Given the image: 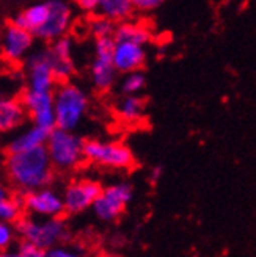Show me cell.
Masks as SVG:
<instances>
[{
	"label": "cell",
	"mask_w": 256,
	"mask_h": 257,
	"mask_svg": "<svg viewBox=\"0 0 256 257\" xmlns=\"http://www.w3.org/2000/svg\"><path fill=\"white\" fill-rule=\"evenodd\" d=\"M5 173L10 182L19 191L29 193L49 187L54 181L55 168L47 154L46 146L29 151L8 152L5 159Z\"/></svg>",
	"instance_id": "1"
},
{
	"label": "cell",
	"mask_w": 256,
	"mask_h": 257,
	"mask_svg": "<svg viewBox=\"0 0 256 257\" xmlns=\"http://www.w3.org/2000/svg\"><path fill=\"white\" fill-rule=\"evenodd\" d=\"M90 99L83 89L71 82H63L54 89L55 125L65 131H75L83 121Z\"/></svg>",
	"instance_id": "2"
},
{
	"label": "cell",
	"mask_w": 256,
	"mask_h": 257,
	"mask_svg": "<svg viewBox=\"0 0 256 257\" xmlns=\"http://www.w3.org/2000/svg\"><path fill=\"white\" fill-rule=\"evenodd\" d=\"M85 141L74 134V131H65V128L55 127L49 132L46 149L52 162L54 168L60 171H71L85 160Z\"/></svg>",
	"instance_id": "3"
},
{
	"label": "cell",
	"mask_w": 256,
	"mask_h": 257,
	"mask_svg": "<svg viewBox=\"0 0 256 257\" xmlns=\"http://www.w3.org/2000/svg\"><path fill=\"white\" fill-rule=\"evenodd\" d=\"M15 227L16 234L22 240L30 241L46 251L68 237V227L61 216L43 218V220H36L35 216H21L15 223Z\"/></svg>",
	"instance_id": "4"
},
{
	"label": "cell",
	"mask_w": 256,
	"mask_h": 257,
	"mask_svg": "<svg viewBox=\"0 0 256 257\" xmlns=\"http://www.w3.org/2000/svg\"><path fill=\"white\" fill-rule=\"evenodd\" d=\"M85 160L110 170H127L134 165L132 151L118 141H85Z\"/></svg>",
	"instance_id": "5"
},
{
	"label": "cell",
	"mask_w": 256,
	"mask_h": 257,
	"mask_svg": "<svg viewBox=\"0 0 256 257\" xmlns=\"http://www.w3.org/2000/svg\"><path fill=\"white\" fill-rule=\"evenodd\" d=\"M115 49V38L106 36L98 38L95 43V60L92 63V83L98 91H107L112 88L117 79V68H115L112 55Z\"/></svg>",
	"instance_id": "6"
},
{
	"label": "cell",
	"mask_w": 256,
	"mask_h": 257,
	"mask_svg": "<svg viewBox=\"0 0 256 257\" xmlns=\"http://www.w3.org/2000/svg\"><path fill=\"white\" fill-rule=\"evenodd\" d=\"M74 22L72 5L68 0H47V16L41 29L35 33L41 41L52 43L66 36Z\"/></svg>",
	"instance_id": "7"
},
{
	"label": "cell",
	"mask_w": 256,
	"mask_h": 257,
	"mask_svg": "<svg viewBox=\"0 0 256 257\" xmlns=\"http://www.w3.org/2000/svg\"><path fill=\"white\" fill-rule=\"evenodd\" d=\"M132 199V187L126 182L113 184L102 188L101 195L93 204L95 215L102 221H115L124 212L126 205Z\"/></svg>",
	"instance_id": "8"
},
{
	"label": "cell",
	"mask_w": 256,
	"mask_h": 257,
	"mask_svg": "<svg viewBox=\"0 0 256 257\" xmlns=\"http://www.w3.org/2000/svg\"><path fill=\"white\" fill-rule=\"evenodd\" d=\"M33 33L25 30L15 21L5 25L0 36V54L8 63H21L27 60L33 47Z\"/></svg>",
	"instance_id": "9"
},
{
	"label": "cell",
	"mask_w": 256,
	"mask_h": 257,
	"mask_svg": "<svg viewBox=\"0 0 256 257\" xmlns=\"http://www.w3.org/2000/svg\"><path fill=\"white\" fill-rule=\"evenodd\" d=\"M21 201L24 210H27L33 216L55 218V216H61L66 212L63 196L50 187L24 193Z\"/></svg>",
	"instance_id": "10"
},
{
	"label": "cell",
	"mask_w": 256,
	"mask_h": 257,
	"mask_svg": "<svg viewBox=\"0 0 256 257\" xmlns=\"http://www.w3.org/2000/svg\"><path fill=\"white\" fill-rule=\"evenodd\" d=\"M25 111L35 125H40L46 131H54L55 125V110H54V93L50 91H35L25 89L22 97Z\"/></svg>",
	"instance_id": "11"
},
{
	"label": "cell",
	"mask_w": 256,
	"mask_h": 257,
	"mask_svg": "<svg viewBox=\"0 0 256 257\" xmlns=\"http://www.w3.org/2000/svg\"><path fill=\"white\" fill-rule=\"evenodd\" d=\"M25 77L27 88L35 91H50L54 93L57 85V77L49 61L46 49L32 52L25 60Z\"/></svg>",
	"instance_id": "12"
},
{
	"label": "cell",
	"mask_w": 256,
	"mask_h": 257,
	"mask_svg": "<svg viewBox=\"0 0 256 257\" xmlns=\"http://www.w3.org/2000/svg\"><path fill=\"white\" fill-rule=\"evenodd\" d=\"M102 187L99 182L92 179H80L71 182L63 193L65 209L68 213H80L87 209L93 207L95 201L101 195Z\"/></svg>",
	"instance_id": "13"
},
{
	"label": "cell",
	"mask_w": 256,
	"mask_h": 257,
	"mask_svg": "<svg viewBox=\"0 0 256 257\" xmlns=\"http://www.w3.org/2000/svg\"><path fill=\"white\" fill-rule=\"evenodd\" d=\"M72 50H74V46L68 36L58 38V40L50 43V46L46 49L49 61L52 64V69L55 72V77L60 82L69 80L72 74L75 72Z\"/></svg>",
	"instance_id": "14"
},
{
	"label": "cell",
	"mask_w": 256,
	"mask_h": 257,
	"mask_svg": "<svg viewBox=\"0 0 256 257\" xmlns=\"http://www.w3.org/2000/svg\"><path fill=\"white\" fill-rule=\"evenodd\" d=\"M146 58L145 46L131 43V41H115V49H113V64L118 72L127 74L140 71L143 66Z\"/></svg>",
	"instance_id": "15"
},
{
	"label": "cell",
	"mask_w": 256,
	"mask_h": 257,
	"mask_svg": "<svg viewBox=\"0 0 256 257\" xmlns=\"http://www.w3.org/2000/svg\"><path fill=\"white\" fill-rule=\"evenodd\" d=\"M25 107L21 99L10 97L0 91V134H10L24 122Z\"/></svg>",
	"instance_id": "16"
},
{
	"label": "cell",
	"mask_w": 256,
	"mask_h": 257,
	"mask_svg": "<svg viewBox=\"0 0 256 257\" xmlns=\"http://www.w3.org/2000/svg\"><path fill=\"white\" fill-rule=\"evenodd\" d=\"M49 137V131L32 124L30 127L24 128L15 138L10 141L8 152H21V151H29L40 146H46V141Z\"/></svg>",
	"instance_id": "17"
},
{
	"label": "cell",
	"mask_w": 256,
	"mask_h": 257,
	"mask_svg": "<svg viewBox=\"0 0 256 257\" xmlns=\"http://www.w3.org/2000/svg\"><path fill=\"white\" fill-rule=\"evenodd\" d=\"M47 16V0H40L35 2L29 7H25L19 15L15 18V22L25 30H29L30 33H35L41 29V25L44 24Z\"/></svg>",
	"instance_id": "18"
},
{
	"label": "cell",
	"mask_w": 256,
	"mask_h": 257,
	"mask_svg": "<svg viewBox=\"0 0 256 257\" xmlns=\"http://www.w3.org/2000/svg\"><path fill=\"white\" fill-rule=\"evenodd\" d=\"M115 41H131L137 44H148L151 40V32L145 24L123 21L117 29H115Z\"/></svg>",
	"instance_id": "19"
},
{
	"label": "cell",
	"mask_w": 256,
	"mask_h": 257,
	"mask_svg": "<svg viewBox=\"0 0 256 257\" xmlns=\"http://www.w3.org/2000/svg\"><path fill=\"white\" fill-rule=\"evenodd\" d=\"M132 0H99L98 15L113 22H123L132 15Z\"/></svg>",
	"instance_id": "20"
},
{
	"label": "cell",
	"mask_w": 256,
	"mask_h": 257,
	"mask_svg": "<svg viewBox=\"0 0 256 257\" xmlns=\"http://www.w3.org/2000/svg\"><path fill=\"white\" fill-rule=\"evenodd\" d=\"M118 116L126 122H137L143 118L145 102L137 94H126V97L118 104Z\"/></svg>",
	"instance_id": "21"
},
{
	"label": "cell",
	"mask_w": 256,
	"mask_h": 257,
	"mask_svg": "<svg viewBox=\"0 0 256 257\" xmlns=\"http://www.w3.org/2000/svg\"><path fill=\"white\" fill-rule=\"evenodd\" d=\"M22 212H24V207H22V201L19 198H13L11 195L0 198V221L15 224L22 216Z\"/></svg>",
	"instance_id": "22"
},
{
	"label": "cell",
	"mask_w": 256,
	"mask_h": 257,
	"mask_svg": "<svg viewBox=\"0 0 256 257\" xmlns=\"http://www.w3.org/2000/svg\"><path fill=\"white\" fill-rule=\"evenodd\" d=\"M0 257H47V251L43 248L35 246L33 243L22 240L19 243L18 249H2L0 251Z\"/></svg>",
	"instance_id": "23"
},
{
	"label": "cell",
	"mask_w": 256,
	"mask_h": 257,
	"mask_svg": "<svg viewBox=\"0 0 256 257\" xmlns=\"http://www.w3.org/2000/svg\"><path fill=\"white\" fill-rule=\"evenodd\" d=\"M90 32H92V35L96 38H106V36H113L115 35V22L104 18V16H96L95 19L90 21Z\"/></svg>",
	"instance_id": "24"
},
{
	"label": "cell",
	"mask_w": 256,
	"mask_h": 257,
	"mask_svg": "<svg viewBox=\"0 0 256 257\" xmlns=\"http://www.w3.org/2000/svg\"><path fill=\"white\" fill-rule=\"evenodd\" d=\"M145 83H146L145 75L140 71L127 72L121 82V89L124 94H138L143 89Z\"/></svg>",
	"instance_id": "25"
},
{
	"label": "cell",
	"mask_w": 256,
	"mask_h": 257,
	"mask_svg": "<svg viewBox=\"0 0 256 257\" xmlns=\"http://www.w3.org/2000/svg\"><path fill=\"white\" fill-rule=\"evenodd\" d=\"M16 237V227L5 223V221H0V251L10 248V245L15 241Z\"/></svg>",
	"instance_id": "26"
},
{
	"label": "cell",
	"mask_w": 256,
	"mask_h": 257,
	"mask_svg": "<svg viewBox=\"0 0 256 257\" xmlns=\"http://www.w3.org/2000/svg\"><path fill=\"white\" fill-rule=\"evenodd\" d=\"M47 257H82V255L77 251L66 248V246H63L58 243V245L47 249Z\"/></svg>",
	"instance_id": "27"
},
{
	"label": "cell",
	"mask_w": 256,
	"mask_h": 257,
	"mask_svg": "<svg viewBox=\"0 0 256 257\" xmlns=\"http://www.w3.org/2000/svg\"><path fill=\"white\" fill-rule=\"evenodd\" d=\"M165 0H132L134 10L137 11H152L159 8Z\"/></svg>",
	"instance_id": "28"
},
{
	"label": "cell",
	"mask_w": 256,
	"mask_h": 257,
	"mask_svg": "<svg viewBox=\"0 0 256 257\" xmlns=\"http://www.w3.org/2000/svg\"><path fill=\"white\" fill-rule=\"evenodd\" d=\"M74 2L82 11H87V13H95L98 11V7H99V0H74Z\"/></svg>",
	"instance_id": "29"
},
{
	"label": "cell",
	"mask_w": 256,
	"mask_h": 257,
	"mask_svg": "<svg viewBox=\"0 0 256 257\" xmlns=\"http://www.w3.org/2000/svg\"><path fill=\"white\" fill-rule=\"evenodd\" d=\"M162 173H163V168H162V166H156V168L151 171V181H152V182H157L159 179H160V176H162Z\"/></svg>",
	"instance_id": "30"
},
{
	"label": "cell",
	"mask_w": 256,
	"mask_h": 257,
	"mask_svg": "<svg viewBox=\"0 0 256 257\" xmlns=\"http://www.w3.org/2000/svg\"><path fill=\"white\" fill-rule=\"evenodd\" d=\"M5 196H10V191L4 184H0V198H5Z\"/></svg>",
	"instance_id": "31"
},
{
	"label": "cell",
	"mask_w": 256,
	"mask_h": 257,
	"mask_svg": "<svg viewBox=\"0 0 256 257\" xmlns=\"http://www.w3.org/2000/svg\"><path fill=\"white\" fill-rule=\"evenodd\" d=\"M11 2H24V0H11Z\"/></svg>",
	"instance_id": "32"
},
{
	"label": "cell",
	"mask_w": 256,
	"mask_h": 257,
	"mask_svg": "<svg viewBox=\"0 0 256 257\" xmlns=\"http://www.w3.org/2000/svg\"><path fill=\"white\" fill-rule=\"evenodd\" d=\"M194 257H201V255H194Z\"/></svg>",
	"instance_id": "33"
}]
</instances>
